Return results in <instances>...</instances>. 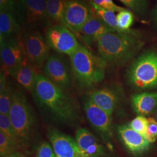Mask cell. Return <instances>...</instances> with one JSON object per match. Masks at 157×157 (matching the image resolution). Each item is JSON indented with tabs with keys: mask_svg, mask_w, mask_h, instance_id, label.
<instances>
[{
	"mask_svg": "<svg viewBox=\"0 0 157 157\" xmlns=\"http://www.w3.org/2000/svg\"><path fill=\"white\" fill-rule=\"evenodd\" d=\"M32 93L38 107L54 121L69 126L78 122L76 102L45 76L38 74Z\"/></svg>",
	"mask_w": 157,
	"mask_h": 157,
	"instance_id": "obj_1",
	"label": "cell"
},
{
	"mask_svg": "<svg viewBox=\"0 0 157 157\" xmlns=\"http://www.w3.org/2000/svg\"><path fill=\"white\" fill-rule=\"evenodd\" d=\"M97 41L101 57L106 62L118 65L129 61L144 44L138 33L130 30L107 33Z\"/></svg>",
	"mask_w": 157,
	"mask_h": 157,
	"instance_id": "obj_2",
	"label": "cell"
},
{
	"mask_svg": "<svg viewBox=\"0 0 157 157\" xmlns=\"http://www.w3.org/2000/svg\"><path fill=\"white\" fill-rule=\"evenodd\" d=\"M69 58L75 77L81 86L91 87L103 80L107 62L101 56H95L80 45Z\"/></svg>",
	"mask_w": 157,
	"mask_h": 157,
	"instance_id": "obj_3",
	"label": "cell"
},
{
	"mask_svg": "<svg viewBox=\"0 0 157 157\" xmlns=\"http://www.w3.org/2000/svg\"><path fill=\"white\" fill-rule=\"evenodd\" d=\"M20 147L30 146L36 132V118L25 95L20 91L14 92L9 113Z\"/></svg>",
	"mask_w": 157,
	"mask_h": 157,
	"instance_id": "obj_4",
	"label": "cell"
},
{
	"mask_svg": "<svg viewBox=\"0 0 157 157\" xmlns=\"http://www.w3.org/2000/svg\"><path fill=\"white\" fill-rule=\"evenodd\" d=\"M128 78L137 90L157 87V51H146L136 59L129 68Z\"/></svg>",
	"mask_w": 157,
	"mask_h": 157,
	"instance_id": "obj_5",
	"label": "cell"
},
{
	"mask_svg": "<svg viewBox=\"0 0 157 157\" xmlns=\"http://www.w3.org/2000/svg\"><path fill=\"white\" fill-rule=\"evenodd\" d=\"M45 39L52 49L69 56L80 46L75 35L63 25H54L48 29L46 32Z\"/></svg>",
	"mask_w": 157,
	"mask_h": 157,
	"instance_id": "obj_6",
	"label": "cell"
},
{
	"mask_svg": "<svg viewBox=\"0 0 157 157\" xmlns=\"http://www.w3.org/2000/svg\"><path fill=\"white\" fill-rule=\"evenodd\" d=\"M93 14L91 8L83 1L67 0L61 23L72 32L80 33Z\"/></svg>",
	"mask_w": 157,
	"mask_h": 157,
	"instance_id": "obj_7",
	"label": "cell"
},
{
	"mask_svg": "<svg viewBox=\"0 0 157 157\" xmlns=\"http://www.w3.org/2000/svg\"><path fill=\"white\" fill-rule=\"evenodd\" d=\"M84 109L86 118L90 124L100 134L109 148H112L111 116L90 100L85 102Z\"/></svg>",
	"mask_w": 157,
	"mask_h": 157,
	"instance_id": "obj_8",
	"label": "cell"
},
{
	"mask_svg": "<svg viewBox=\"0 0 157 157\" xmlns=\"http://www.w3.org/2000/svg\"><path fill=\"white\" fill-rule=\"evenodd\" d=\"M29 62L40 67L49 57V46L42 35L37 32L29 33L24 37L22 44Z\"/></svg>",
	"mask_w": 157,
	"mask_h": 157,
	"instance_id": "obj_9",
	"label": "cell"
},
{
	"mask_svg": "<svg viewBox=\"0 0 157 157\" xmlns=\"http://www.w3.org/2000/svg\"><path fill=\"white\" fill-rule=\"evenodd\" d=\"M45 76L63 90L71 85V76L66 61L61 56L55 54L49 56L44 67Z\"/></svg>",
	"mask_w": 157,
	"mask_h": 157,
	"instance_id": "obj_10",
	"label": "cell"
},
{
	"mask_svg": "<svg viewBox=\"0 0 157 157\" xmlns=\"http://www.w3.org/2000/svg\"><path fill=\"white\" fill-rule=\"evenodd\" d=\"M26 57L22 45L12 38L1 41V61L2 71L8 73L25 61Z\"/></svg>",
	"mask_w": 157,
	"mask_h": 157,
	"instance_id": "obj_11",
	"label": "cell"
},
{
	"mask_svg": "<svg viewBox=\"0 0 157 157\" xmlns=\"http://www.w3.org/2000/svg\"><path fill=\"white\" fill-rule=\"evenodd\" d=\"M48 135L56 157H83L71 137L56 129L50 130Z\"/></svg>",
	"mask_w": 157,
	"mask_h": 157,
	"instance_id": "obj_12",
	"label": "cell"
},
{
	"mask_svg": "<svg viewBox=\"0 0 157 157\" xmlns=\"http://www.w3.org/2000/svg\"><path fill=\"white\" fill-rule=\"evenodd\" d=\"M75 140L83 157H105V147L94 135L84 128L78 129Z\"/></svg>",
	"mask_w": 157,
	"mask_h": 157,
	"instance_id": "obj_13",
	"label": "cell"
},
{
	"mask_svg": "<svg viewBox=\"0 0 157 157\" xmlns=\"http://www.w3.org/2000/svg\"><path fill=\"white\" fill-rule=\"evenodd\" d=\"M118 132L124 144L133 154L140 155L149 148L150 143L144 136L130 128L129 125L119 126Z\"/></svg>",
	"mask_w": 157,
	"mask_h": 157,
	"instance_id": "obj_14",
	"label": "cell"
},
{
	"mask_svg": "<svg viewBox=\"0 0 157 157\" xmlns=\"http://www.w3.org/2000/svg\"><path fill=\"white\" fill-rule=\"evenodd\" d=\"M8 74L29 93H32L38 74L27 59L21 65L10 71Z\"/></svg>",
	"mask_w": 157,
	"mask_h": 157,
	"instance_id": "obj_15",
	"label": "cell"
},
{
	"mask_svg": "<svg viewBox=\"0 0 157 157\" xmlns=\"http://www.w3.org/2000/svg\"><path fill=\"white\" fill-rule=\"evenodd\" d=\"M132 108L138 115L148 116L155 113L157 109V92L143 93L133 95Z\"/></svg>",
	"mask_w": 157,
	"mask_h": 157,
	"instance_id": "obj_16",
	"label": "cell"
},
{
	"mask_svg": "<svg viewBox=\"0 0 157 157\" xmlns=\"http://www.w3.org/2000/svg\"><path fill=\"white\" fill-rule=\"evenodd\" d=\"M89 100L112 116L118 103L117 94L109 89H101L91 93Z\"/></svg>",
	"mask_w": 157,
	"mask_h": 157,
	"instance_id": "obj_17",
	"label": "cell"
},
{
	"mask_svg": "<svg viewBox=\"0 0 157 157\" xmlns=\"http://www.w3.org/2000/svg\"><path fill=\"white\" fill-rule=\"evenodd\" d=\"M114 31L116 30L93 14L85 23L80 33L88 39L97 41L102 35Z\"/></svg>",
	"mask_w": 157,
	"mask_h": 157,
	"instance_id": "obj_18",
	"label": "cell"
},
{
	"mask_svg": "<svg viewBox=\"0 0 157 157\" xmlns=\"http://www.w3.org/2000/svg\"><path fill=\"white\" fill-rule=\"evenodd\" d=\"M26 9L28 21L36 24L44 21L48 17L47 9V0H21Z\"/></svg>",
	"mask_w": 157,
	"mask_h": 157,
	"instance_id": "obj_19",
	"label": "cell"
},
{
	"mask_svg": "<svg viewBox=\"0 0 157 157\" xmlns=\"http://www.w3.org/2000/svg\"><path fill=\"white\" fill-rule=\"evenodd\" d=\"M17 29V22L11 11L0 10V41L10 38Z\"/></svg>",
	"mask_w": 157,
	"mask_h": 157,
	"instance_id": "obj_20",
	"label": "cell"
},
{
	"mask_svg": "<svg viewBox=\"0 0 157 157\" xmlns=\"http://www.w3.org/2000/svg\"><path fill=\"white\" fill-rule=\"evenodd\" d=\"M90 4L92 6L91 10L94 15L100 18L102 21L115 30L117 32H122L118 28V21L114 12L102 8L91 1H90Z\"/></svg>",
	"mask_w": 157,
	"mask_h": 157,
	"instance_id": "obj_21",
	"label": "cell"
},
{
	"mask_svg": "<svg viewBox=\"0 0 157 157\" xmlns=\"http://www.w3.org/2000/svg\"><path fill=\"white\" fill-rule=\"evenodd\" d=\"M66 1L65 0H47L48 17L55 22L61 23Z\"/></svg>",
	"mask_w": 157,
	"mask_h": 157,
	"instance_id": "obj_22",
	"label": "cell"
},
{
	"mask_svg": "<svg viewBox=\"0 0 157 157\" xmlns=\"http://www.w3.org/2000/svg\"><path fill=\"white\" fill-rule=\"evenodd\" d=\"M14 93L11 87L6 83L0 87V113L9 115L11 108Z\"/></svg>",
	"mask_w": 157,
	"mask_h": 157,
	"instance_id": "obj_23",
	"label": "cell"
},
{
	"mask_svg": "<svg viewBox=\"0 0 157 157\" xmlns=\"http://www.w3.org/2000/svg\"><path fill=\"white\" fill-rule=\"evenodd\" d=\"M0 132H2L8 136L18 147H20L15 130L13 129L8 115L0 113ZM21 148V147H20Z\"/></svg>",
	"mask_w": 157,
	"mask_h": 157,
	"instance_id": "obj_24",
	"label": "cell"
},
{
	"mask_svg": "<svg viewBox=\"0 0 157 157\" xmlns=\"http://www.w3.org/2000/svg\"><path fill=\"white\" fill-rule=\"evenodd\" d=\"M18 146L6 136L0 132V156L6 157L17 151Z\"/></svg>",
	"mask_w": 157,
	"mask_h": 157,
	"instance_id": "obj_25",
	"label": "cell"
},
{
	"mask_svg": "<svg viewBox=\"0 0 157 157\" xmlns=\"http://www.w3.org/2000/svg\"><path fill=\"white\" fill-rule=\"evenodd\" d=\"M127 6L136 14L140 17L145 16L148 10V4L146 0H119Z\"/></svg>",
	"mask_w": 157,
	"mask_h": 157,
	"instance_id": "obj_26",
	"label": "cell"
},
{
	"mask_svg": "<svg viewBox=\"0 0 157 157\" xmlns=\"http://www.w3.org/2000/svg\"><path fill=\"white\" fill-rule=\"evenodd\" d=\"M118 28L121 31L129 30L134 21L133 13L129 11L124 10L119 12L117 15Z\"/></svg>",
	"mask_w": 157,
	"mask_h": 157,
	"instance_id": "obj_27",
	"label": "cell"
},
{
	"mask_svg": "<svg viewBox=\"0 0 157 157\" xmlns=\"http://www.w3.org/2000/svg\"><path fill=\"white\" fill-rule=\"evenodd\" d=\"M147 124V118L144 116L138 115L136 118L132 121V122L129 124V126L136 132L145 137Z\"/></svg>",
	"mask_w": 157,
	"mask_h": 157,
	"instance_id": "obj_28",
	"label": "cell"
},
{
	"mask_svg": "<svg viewBox=\"0 0 157 157\" xmlns=\"http://www.w3.org/2000/svg\"><path fill=\"white\" fill-rule=\"evenodd\" d=\"M148 124L146 130L145 137L150 143L157 140V122L155 119L147 118Z\"/></svg>",
	"mask_w": 157,
	"mask_h": 157,
	"instance_id": "obj_29",
	"label": "cell"
},
{
	"mask_svg": "<svg viewBox=\"0 0 157 157\" xmlns=\"http://www.w3.org/2000/svg\"><path fill=\"white\" fill-rule=\"evenodd\" d=\"M91 1L101 8L109 11L119 12L125 10L124 8L115 4L112 0H91Z\"/></svg>",
	"mask_w": 157,
	"mask_h": 157,
	"instance_id": "obj_30",
	"label": "cell"
},
{
	"mask_svg": "<svg viewBox=\"0 0 157 157\" xmlns=\"http://www.w3.org/2000/svg\"><path fill=\"white\" fill-rule=\"evenodd\" d=\"M36 157H56V155L52 146L47 142H43L39 146Z\"/></svg>",
	"mask_w": 157,
	"mask_h": 157,
	"instance_id": "obj_31",
	"label": "cell"
},
{
	"mask_svg": "<svg viewBox=\"0 0 157 157\" xmlns=\"http://www.w3.org/2000/svg\"><path fill=\"white\" fill-rule=\"evenodd\" d=\"M14 6V0H0V10L11 11Z\"/></svg>",
	"mask_w": 157,
	"mask_h": 157,
	"instance_id": "obj_32",
	"label": "cell"
},
{
	"mask_svg": "<svg viewBox=\"0 0 157 157\" xmlns=\"http://www.w3.org/2000/svg\"><path fill=\"white\" fill-rule=\"evenodd\" d=\"M22 154H21L20 152H15L11 155H9L6 157H22Z\"/></svg>",
	"mask_w": 157,
	"mask_h": 157,
	"instance_id": "obj_33",
	"label": "cell"
},
{
	"mask_svg": "<svg viewBox=\"0 0 157 157\" xmlns=\"http://www.w3.org/2000/svg\"><path fill=\"white\" fill-rule=\"evenodd\" d=\"M155 120L157 121V109L156 112H155Z\"/></svg>",
	"mask_w": 157,
	"mask_h": 157,
	"instance_id": "obj_34",
	"label": "cell"
},
{
	"mask_svg": "<svg viewBox=\"0 0 157 157\" xmlns=\"http://www.w3.org/2000/svg\"><path fill=\"white\" fill-rule=\"evenodd\" d=\"M155 14H156V18H157V10H156V13H155Z\"/></svg>",
	"mask_w": 157,
	"mask_h": 157,
	"instance_id": "obj_35",
	"label": "cell"
},
{
	"mask_svg": "<svg viewBox=\"0 0 157 157\" xmlns=\"http://www.w3.org/2000/svg\"><path fill=\"white\" fill-rule=\"evenodd\" d=\"M22 157H25V156H24V155H22Z\"/></svg>",
	"mask_w": 157,
	"mask_h": 157,
	"instance_id": "obj_36",
	"label": "cell"
}]
</instances>
